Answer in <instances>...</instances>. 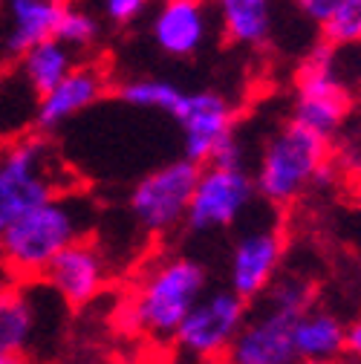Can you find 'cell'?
<instances>
[{
	"label": "cell",
	"instance_id": "1",
	"mask_svg": "<svg viewBox=\"0 0 361 364\" xmlns=\"http://www.w3.org/2000/svg\"><path fill=\"white\" fill-rule=\"evenodd\" d=\"M333 173H335L333 139L289 119L266 142L257 162V173L252 179H254V191L266 203L292 205L306 191L327 186Z\"/></svg>",
	"mask_w": 361,
	"mask_h": 364
},
{
	"label": "cell",
	"instance_id": "2",
	"mask_svg": "<svg viewBox=\"0 0 361 364\" xmlns=\"http://www.w3.org/2000/svg\"><path fill=\"white\" fill-rule=\"evenodd\" d=\"M87 211L67 191L26 208L0 235V266L15 281L41 278L47 263L87 232Z\"/></svg>",
	"mask_w": 361,
	"mask_h": 364
},
{
	"label": "cell",
	"instance_id": "3",
	"mask_svg": "<svg viewBox=\"0 0 361 364\" xmlns=\"http://www.w3.org/2000/svg\"><path fill=\"white\" fill-rule=\"evenodd\" d=\"M205 292V269L191 257H171L156 263L139 281L127 301L124 318L133 330L153 338H171L185 312Z\"/></svg>",
	"mask_w": 361,
	"mask_h": 364
},
{
	"label": "cell",
	"instance_id": "4",
	"mask_svg": "<svg viewBox=\"0 0 361 364\" xmlns=\"http://www.w3.org/2000/svg\"><path fill=\"white\" fill-rule=\"evenodd\" d=\"M67 191L58 159L41 133L21 136L0 151V235L26 208Z\"/></svg>",
	"mask_w": 361,
	"mask_h": 364
},
{
	"label": "cell",
	"instance_id": "5",
	"mask_svg": "<svg viewBox=\"0 0 361 364\" xmlns=\"http://www.w3.org/2000/svg\"><path fill=\"white\" fill-rule=\"evenodd\" d=\"M295 90L298 96L292 119L315 133L335 139L352 113V93L338 75L333 43L321 41L306 53L295 75Z\"/></svg>",
	"mask_w": 361,
	"mask_h": 364
},
{
	"label": "cell",
	"instance_id": "6",
	"mask_svg": "<svg viewBox=\"0 0 361 364\" xmlns=\"http://www.w3.org/2000/svg\"><path fill=\"white\" fill-rule=\"evenodd\" d=\"M200 165L191 159H171L145 173L130 191V211L148 232L165 235L185 220Z\"/></svg>",
	"mask_w": 361,
	"mask_h": 364
},
{
	"label": "cell",
	"instance_id": "7",
	"mask_svg": "<svg viewBox=\"0 0 361 364\" xmlns=\"http://www.w3.org/2000/svg\"><path fill=\"white\" fill-rule=\"evenodd\" d=\"M254 194H257L254 179L246 171V165L240 168L200 165L185 220L194 232L232 229L243 217V211L252 205Z\"/></svg>",
	"mask_w": 361,
	"mask_h": 364
},
{
	"label": "cell",
	"instance_id": "8",
	"mask_svg": "<svg viewBox=\"0 0 361 364\" xmlns=\"http://www.w3.org/2000/svg\"><path fill=\"white\" fill-rule=\"evenodd\" d=\"M246 321V301L232 289L200 295L173 330V341L197 358H214L229 350Z\"/></svg>",
	"mask_w": 361,
	"mask_h": 364
},
{
	"label": "cell",
	"instance_id": "9",
	"mask_svg": "<svg viewBox=\"0 0 361 364\" xmlns=\"http://www.w3.org/2000/svg\"><path fill=\"white\" fill-rule=\"evenodd\" d=\"M41 278L50 284V289L67 306H87L107 287L110 269L102 249L93 240L78 237L47 263Z\"/></svg>",
	"mask_w": 361,
	"mask_h": 364
},
{
	"label": "cell",
	"instance_id": "10",
	"mask_svg": "<svg viewBox=\"0 0 361 364\" xmlns=\"http://www.w3.org/2000/svg\"><path fill=\"white\" fill-rule=\"evenodd\" d=\"M110 93V75L102 64H78L43 96L35 99V127L38 133H50L70 122L72 116L90 110Z\"/></svg>",
	"mask_w": 361,
	"mask_h": 364
},
{
	"label": "cell",
	"instance_id": "11",
	"mask_svg": "<svg viewBox=\"0 0 361 364\" xmlns=\"http://www.w3.org/2000/svg\"><path fill=\"white\" fill-rule=\"evenodd\" d=\"M183 130V151L185 159L205 165L211 151L217 148L220 139L235 133V107L232 102L211 93V90H200V93H183L179 105L171 113Z\"/></svg>",
	"mask_w": 361,
	"mask_h": 364
},
{
	"label": "cell",
	"instance_id": "12",
	"mask_svg": "<svg viewBox=\"0 0 361 364\" xmlns=\"http://www.w3.org/2000/svg\"><path fill=\"white\" fill-rule=\"evenodd\" d=\"M298 315H289L278 306H269L243 321L235 341L225 350L229 364H298L292 344V324Z\"/></svg>",
	"mask_w": 361,
	"mask_h": 364
},
{
	"label": "cell",
	"instance_id": "13",
	"mask_svg": "<svg viewBox=\"0 0 361 364\" xmlns=\"http://www.w3.org/2000/svg\"><path fill=\"white\" fill-rule=\"evenodd\" d=\"M286 240L281 229H254L235 243L232 252V292L243 301L260 298L278 278Z\"/></svg>",
	"mask_w": 361,
	"mask_h": 364
},
{
	"label": "cell",
	"instance_id": "14",
	"mask_svg": "<svg viewBox=\"0 0 361 364\" xmlns=\"http://www.w3.org/2000/svg\"><path fill=\"white\" fill-rule=\"evenodd\" d=\"M153 43L171 58H188L203 50L208 35L205 0H162L151 21Z\"/></svg>",
	"mask_w": 361,
	"mask_h": 364
},
{
	"label": "cell",
	"instance_id": "15",
	"mask_svg": "<svg viewBox=\"0 0 361 364\" xmlns=\"http://www.w3.org/2000/svg\"><path fill=\"white\" fill-rule=\"evenodd\" d=\"M222 38L237 47H266L272 38V0H214Z\"/></svg>",
	"mask_w": 361,
	"mask_h": 364
},
{
	"label": "cell",
	"instance_id": "16",
	"mask_svg": "<svg viewBox=\"0 0 361 364\" xmlns=\"http://www.w3.org/2000/svg\"><path fill=\"white\" fill-rule=\"evenodd\" d=\"M64 0H6L9 12V35H6V55L18 58L32 43L53 38L61 15Z\"/></svg>",
	"mask_w": 361,
	"mask_h": 364
},
{
	"label": "cell",
	"instance_id": "17",
	"mask_svg": "<svg viewBox=\"0 0 361 364\" xmlns=\"http://www.w3.org/2000/svg\"><path fill=\"white\" fill-rule=\"evenodd\" d=\"M38 333V304L23 281L0 287V353H26Z\"/></svg>",
	"mask_w": 361,
	"mask_h": 364
},
{
	"label": "cell",
	"instance_id": "18",
	"mask_svg": "<svg viewBox=\"0 0 361 364\" xmlns=\"http://www.w3.org/2000/svg\"><path fill=\"white\" fill-rule=\"evenodd\" d=\"M344 321L324 309H306L292 324V344L298 361L341 358L344 355Z\"/></svg>",
	"mask_w": 361,
	"mask_h": 364
},
{
	"label": "cell",
	"instance_id": "19",
	"mask_svg": "<svg viewBox=\"0 0 361 364\" xmlns=\"http://www.w3.org/2000/svg\"><path fill=\"white\" fill-rule=\"evenodd\" d=\"M18 61H21V78L26 81L29 93L38 99L75 67V53L64 41H58L53 35V38H43V41L32 43L29 50H23L18 55Z\"/></svg>",
	"mask_w": 361,
	"mask_h": 364
},
{
	"label": "cell",
	"instance_id": "20",
	"mask_svg": "<svg viewBox=\"0 0 361 364\" xmlns=\"http://www.w3.org/2000/svg\"><path fill=\"white\" fill-rule=\"evenodd\" d=\"M116 96L130 107L162 110L171 116L173 107L179 105V99H183V90L165 78H130L116 87Z\"/></svg>",
	"mask_w": 361,
	"mask_h": 364
},
{
	"label": "cell",
	"instance_id": "21",
	"mask_svg": "<svg viewBox=\"0 0 361 364\" xmlns=\"http://www.w3.org/2000/svg\"><path fill=\"white\" fill-rule=\"evenodd\" d=\"M55 38L64 41L72 53H87L102 38V21L87 6L75 4V0H64L58 23H55Z\"/></svg>",
	"mask_w": 361,
	"mask_h": 364
},
{
	"label": "cell",
	"instance_id": "22",
	"mask_svg": "<svg viewBox=\"0 0 361 364\" xmlns=\"http://www.w3.org/2000/svg\"><path fill=\"white\" fill-rule=\"evenodd\" d=\"M318 26L321 41L333 47H355L361 41V0H341Z\"/></svg>",
	"mask_w": 361,
	"mask_h": 364
},
{
	"label": "cell",
	"instance_id": "23",
	"mask_svg": "<svg viewBox=\"0 0 361 364\" xmlns=\"http://www.w3.org/2000/svg\"><path fill=\"white\" fill-rule=\"evenodd\" d=\"M269 306H278L289 315H303L315 304V287L301 275H284L269 284Z\"/></svg>",
	"mask_w": 361,
	"mask_h": 364
},
{
	"label": "cell",
	"instance_id": "24",
	"mask_svg": "<svg viewBox=\"0 0 361 364\" xmlns=\"http://www.w3.org/2000/svg\"><path fill=\"white\" fill-rule=\"evenodd\" d=\"M151 6V0H102V15L113 26H130Z\"/></svg>",
	"mask_w": 361,
	"mask_h": 364
},
{
	"label": "cell",
	"instance_id": "25",
	"mask_svg": "<svg viewBox=\"0 0 361 364\" xmlns=\"http://www.w3.org/2000/svg\"><path fill=\"white\" fill-rule=\"evenodd\" d=\"M341 0H295V6L303 12V18H309L312 23H321Z\"/></svg>",
	"mask_w": 361,
	"mask_h": 364
},
{
	"label": "cell",
	"instance_id": "26",
	"mask_svg": "<svg viewBox=\"0 0 361 364\" xmlns=\"http://www.w3.org/2000/svg\"><path fill=\"white\" fill-rule=\"evenodd\" d=\"M347 353L352 358H358V353H361V321H350L344 327V355Z\"/></svg>",
	"mask_w": 361,
	"mask_h": 364
},
{
	"label": "cell",
	"instance_id": "27",
	"mask_svg": "<svg viewBox=\"0 0 361 364\" xmlns=\"http://www.w3.org/2000/svg\"><path fill=\"white\" fill-rule=\"evenodd\" d=\"M0 364H35L26 353H0Z\"/></svg>",
	"mask_w": 361,
	"mask_h": 364
},
{
	"label": "cell",
	"instance_id": "28",
	"mask_svg": "<svg viewBox=\"0 0 361 364\" xmlns=\"http://www.w3.org/2000/svg\"><path fill=\"white\" fill-rule=\"evenodd\" d=\"M298 364H344L341 358H312V361H298Z\"/></svg>",
	"mask_w": 361,
	"mask_h": 364
}]
</instances>
